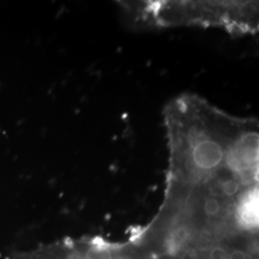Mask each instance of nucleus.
<instances>
[{
	"label": "nucleus",
	"instance_id": "1",
	"mask_svg": "<svg viewBox=\"0 0 259 259\" xmlns=\"http://www.w3.org/2000/svg\"><path fill=\"white\" fill-rule=\"evenodd\" d=\"M124 19L139 28L202 26L232 35L255 34L258 2L254 1H134L118 2Z\"/></svg>",
	"mask_w": 259,
	"mask_h": 259
},
{
	"label": "nucleus",
	"instance_id": "2",
	"mask_svg": "<svg viewBox=\"0 0 259 259\" xmlns=\"http://www.w3.org/2000/svg\"><path fill=\"white\" fill-rule=\"evenodd\" d=\"M258 185L250 187L238 202L234 219L241 229L255 231L258 228Z\"/></svg>",
	"mask_w": 259,
	"mask_h": 259
},
{
	"label": "nucleus",
	"instance_id": "3",
	"mask_svg": "<svg viewBox=\"0 0 259 259\" xmlns=\"http://www.w3.org/2000/svg\"><path fill=\"white\" fill-rule=\"evenodd\" d=\"M189 229L186 225L180 224L172 230L167 240V249L171 253H176L184 246L189 237Z\"/></svg>",
	"mask_w": 259,
	"mask_h": 259
},
{
	"label": "nucleus",
	"instance_id": "4",
	"mask_svg": "<svg viewBox=\"0 0 259 259\" xmlns=\"http://www.w3.org/2000/svg\"><path fill=\"white\" fill-rule=\"evenodd\" d=\"M82 259H113V254L101 243H92L83 251Z\"/></svg>",
	"mask_w": 259,
	"mask_h": 259
},
{
	"label": "nucleus",
	"instance_id": "5",
	"mask_svg": "<svg viewBox=\"0 0 259 259\" xmlns=\"http://www.w3.org/2000/svg\"><path fill=\"white\" fill-rule=\"evenodd\" d=\"M229 252L221 246H215L209 250L208 259H228Z\"/></svg>",
	"mask_w": 259,
	"mask_h": 259
},
{
	"label": "nucleus",
	"instance_id": "6",
	"mask_svg": "<svg viewBox=\"0 0 259 259\" xmlns=\"http://www.w3.org/2000/svg\"><path fill=\"white\" fill-rule=\"evenodd\" d=\"M228 259H248V255L243 250H233L229 252Z\"/></svg>",
	"mask_w": 259,
	"mask_h": 259
}]
</instances>
